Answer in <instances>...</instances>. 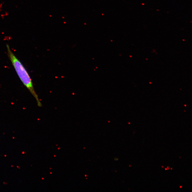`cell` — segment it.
<instances>
[{
	"label": "cell",
	"instance_id": "obj_1",
	"mask_svg": "<svg viewBox=\"0 0 192 192\" xmlns=\"http://www.w3.org/2000/svg\"><path fill=\"white\" fill-rule=\"evenodd\" d=\"M7 54L17 74L23 84L34 97L39 107H42V104L35 92L33 84L28 72L25 67L11 50L10 46L7 44Z\"/></svg>",
	"mask_w": 192,
	"mask_h": 192
}]
</instances>
